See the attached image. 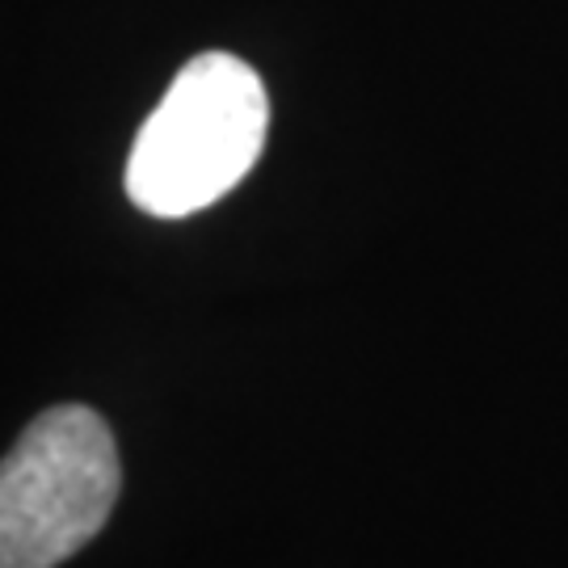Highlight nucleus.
I'll use <instances>...</instances> for the list:
<instances>
[{"label":"nucleus","mask_w":568,"mask_h":568,"mask_svg":"<svg viewBox=\"0 0 568 568\" xmlns=\"http://www.w3.org/2000/svg\"><path fill=\"white\" fill-rule=\"evenodd\" d=\"M122 464L105 417L55 405L0 459V568H55L114 514Z\"/></svg>","instance_id":"2"},{"label":"nucleus","mask_w":568,"mask_h":568,"mask_svg":"<svg viewBox=\"0 0 568 568\" xmlns=\"http://www.w3.org/2000/svg\"><path fill=\"white\" fill-rule=\"evenodd\" d=\"M270 98L236 55H194L148 114L126 161L131 203L156 220H185L248 178L265 148Z\"/></svg>","instance_id":"1"}]
</instances>
